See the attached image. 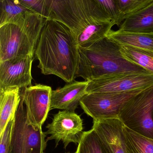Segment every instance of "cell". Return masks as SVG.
<instances>
[{
	"mask_svg": "<svg viewBox=\"0 0 153 153\" xmlns=\"http://www.w3.org/2000/svg\"><path fill=\"white\" fill-rule=\"evenodd\" d=\"M34 56L42 74L55 75L67 83L74 81L79 47L70 30L61 22L46 19Z\"/></svg>",
	"mask_w": 153,
	"mask_h": 153,
	"instance_id": "cell-1",
	"label": "cell"
},
{
	"mask_svg": "<svg viewBox=\"0 0 153 153\" xmlns=\"http://www.w3.org/2000/svg\"><path fill=\"white\" fill-rule=\"evenodd\" d=\"M51 19L68 27L82 48L106 37L115 25L93 0H55Z\"/></svg>",
	"mask_w": 153,
	"mask_h": 153,
	"instance_id": "cell-2",
	"label": "cell"
},
{
	"mask_svg": "<svg viewBox=\"0 0 153 153\" xmlns=\"http://www.w3.org/2000/svg\"><path fill=\"white\" fill-rule=\"evenodd\" d=\"M120 45L107 37L87 48H79V60L75 78L89 81L127 73H150L125 59Z\"/></svg>",
	"mask_w": 153,
	"mask_h": 153,
	"instance_id": "cell-3",
	"label": "cell"
},
{
	"mask_svg": "<svg viewBox=\"0 0 153 153\" xmlns=\"http://www.w3.org/2000/svg\"><path fill=\"white\" fill-rule=\"evenodd\" d=\"M46 19L34 13L22 25L0 26V62L34 56Z\"/></svg>",
	"mask_w": 153,
	"mask_h": 153,
	"instance_id": "cell-4",
	"label": "cell"
},
{
	"mask_svg": "<svg viewBox=\"0 0 153 153\" xmlns=\"http://www.w3.org/2000/svg\"><path fill=\"white\" fill-rule=\"evenodd\" d=\"M46 136L42 127L35 126L30 122L21 98L13 120L10 153H45Z\"/></svg>",
	"mask_w": 153,
	"mask_h": 153,
	"instance_id": "cell-5",
	"label": "cell"
},
{
	"mask_svg": "<svg viewBox=\"0 0 153 153\" xmlns=\"http://www.w3.org/2000/svg\"><path fill=\"white\" fill-rule=\"evenodd\" d=\"M118 117L128 128L153 139V85L128 101Z\"/></svg>",
	"mask_w": 153,
	"mask_h": 153,
	"instance_id": "cell-6",
	"label": "cell"
},
{
	"mask_svg": "<svg viewBox=\"0 0 153 153\" xmlns=\"http://www.w3.org/2000/svg\"><path fill=\"white\" fill-rule=\"evenodd\" d=\"M144 90L120 93H88L81 100L80 105L84 112L93 120L119 118V112L127 102Z\"/></svg>",
	"mask_w": 153,
	"mask_h": 153,
	"instance_id": "cell-7",
	"label": "cell"
},
{
	"mask_svg": "<svg viewBox=\"0 0 153 153\" xmlns=\"http://www.w3.org/2000/svg\"><path fill=\"white\" fill-rule=\"evenodd\" d=\"M153 85V74L127 73L88 81V93H120L145 89Z\"/></svg>",
	"mask_w": 153,
	"mask_h": 153,
	"instance_id": "cell-8",
	"label": "cell"
},
{
	"mask_svg": "<svg viewBox=\"0 0 153 153\" xmlns=\"http://www.w3.org/2000/svg\"><path fill=\"white\" fill-rule=\"evenodd\" d=\"M46 135H50L47 142L54 140L56 146L60 141L63 142L64 148L74 143L79 144L84 134L83 123L81 117L74 111L63 110L55 114L52 122L46 126Z\"/></svg>",
	"mask_w": 153,
	"mask_h": 153,
	"instance_id": "cell-9",
	"label": "cell"
},
{
	"mask_svg": "<svg viewBox=\"0 0 153 153\" xmlns=\"http://www.w3.org/2000/svg\"><path fill=\"white\" fill-rule=\"evenodd\" d=\"M52 88L37 84L22 89L21 98L26 106L30 122L35 126L42 127L50 110Z\"/></svg>",
	"mask_w": 153,
	"mask_h": 153,
	"instance_id": "cell-10",
	"label": "cell"
},
{
	"mask_svg": "<svg viewBox=\"0 0 153 153\" xmlns=\"http://www.w3.org/2000/svg\"><path fill=\"white\" fill-rule=\"evenodd\" d=\"M34 56L0 62V90L31 86Z\"/></svg>",
	"mask_w": 153,
	"mask_h": 153,
	"instance_id": "cell-11",
	"label": "cell"
},
{
	"mask_svg": "<svg viewBox=\"0 0 153 153\" xmlns=\"http://www.w3.org/2000/svg\"><path fill=\"white\" fill-rule=\"evenodd\" d=\"M125 125L119 118L93 120L92 128L110 153H127Z\"/></svg>",
	"mask_w": 153,
	"mask_h": 153,
	"instance_id": "cell-12",
	"label": "cell"
},
{
	"mask_svg": "<svg viewBox=\"0 0 153 153\" xmlns=\"http://www.w3.org/2000/svg\"><path fill=\"white\" fill-rule=\"evenodd\" d=\"M88 81H73L62 88L52 90L50 110L53 109L74 111L81 100L88 94Z\"/></svg>",
	"mask_w": 153,
	"mask_h": 153,
	"instance_id": "cell-13",
	"label": "cell"
},
{
	"mask_svg": "<svg viewBox=\"0 0 153 153\" xmlns=\"http://www.w3.org/2000/svg\"><path fill=\"white\" fill-rule=\"evenodd\" d=\"M118 30L132 33H153V2L125 17Z\"/></svg>",
	"mask_w": 153,
	"mask_h": 153,
	"instance_id": "cell-14",
	"label": "cell"
},
{
	"mask_svg": "<svg viewBox=\"0 0 153 153\" xmlns=\"http://www.w3.org/2000/svg\"><path fill=\"white\" fill-rule=\"evenodd\" d=\"M1 1L0 26L8 23L20 26L36 13L18 0Z\"/></svg>",
	"mask_w": 153,
	"mask_h": 153,
	"instance_id": "cell-15",
	"label": "cell"
},
{
	"mask_svg": "<svg viewBox=\"0 0 153 153\" xmlns=\"http://www.w3.org/2000/svg\"><path fill=\"white\" fill-rule=\"evenodd\" d=\"M107 37L119 45L128 46L153 52V33L110 31Z\"/></svg>",
	"mask_w": 153,
	"mask_h": 153,
	"instance_id": "cell-16",
	"label": "cell"
},
{
	"mask_svg": "<svg viewBox=\"0 0 153 153\" xmlns=\"http://www.w3.org/2000/svg\"><path fill=\"white\" fill-rule=\"evenodd\" d=\"M20 100V89L19 88L0 90V134L15 115Z\"/></svg>",
	"mask_w": 153,
	"mask_h": 153,
	"instance_id": "cell-17",
	"label": "cell"
},
{
	"mask_svg": "<svg viewBox=\"0 0 153 153\" xmlns=\"http://www.w3.org/2000/svg\"><path fill=\"white\" fill-rule=\"evenodd\" d=\"M123 57L130 62L153 74V52L128 46L120 45Z\"/></svg>",
	"mask_w": 153,
	"mask_h": 153,
	"instance_id": "cell-18",
	"label": "cell"
},
{
	"mask_svg": "<svg viewBox=\"0 0 153 153\" xmlns=\"http://www.w3.org/2000/svg\"><path fill=\"white\" fill-rule=\"evenodd\" d=\"M127 153H153V139L124 127Z\"/></svg>",
	"mask_w": 153,
	"mask_h": 153,
	"instance_id": "cell-19",
	"label": "cell"
},
{
	"mask_svg": "<svg viewBox=\"0 0 153 153\" xmlns=\"http://www.w3.org/2000/svg\"><path fill=\"white\" fill-rule=\"evenodd\" d=\"M75 153H110L94 129L84 132Z\"/></svg>",
	"mask_w": 153,
	"mask_h": 153,
	"instance_id": "cell-20",
	"label": "cell"
},
{
	"mask_svg": "<svg viewBox=\"0 0 153 153\" xmlns=\"http://www.w3.org/2000/svg\"><path fill=\"white\" fill-rule=\"evenodd\" d=\"M105 13L115 25L119 27L124 21L120 10L118 0H93Z\"/></svg>",
	"mask_w": 153,
	"mask_h": 153,
	"instance_id": "cell-21",
	"label": "cell"
},
{
	"mask_svg": "<svg viewBox=\"0 0 153 153\" xmlns=\"http://www.w3.org/2000/svg\"><path fill=\"white\" fill-rule=\"evenodd\" d=\"M29 9L45 19H51L55 0H18Z\"/></svg>",
	"mask_w": 153,
	"mask_h": 153,
	"instance_id": "cell-22",
	"label": "cell"
},
{
	"mask_svg": "<svg viewBox=\"0 0 153 153\" xmlns=\"http://www.w3.org/2000/svg\"><path fill=\"white\" fill-rule=\"evenodd\" d=\"M119 10L122 17H125L146 7L153 0H118Z\"/></svg>",
	"mask_w": 153,
	"mask_h": 153,
	"instance_id": "cell-23",
	"label": "cell"
},
{
	"mask_svg": "<svg viewBox=\"0 0 153 153\" xmlns=\"http://www.w3.org/2000/svg\"><path fill=\"white\" fill-rule=\"evenodd\" d=\"M14 117L10 119L2 133L0 134V153H10Z\"/></svg>",
	"mask_w": 153,
	"mask_h": 153,
	"instance_id": "cell-24",
	"label": "cell"
},
{
	"mask_svg": "<svg viewBox=\"0 0 153 153\" xmlns=\"http://www.w3.org/2000/svg\"><path fill=\"white\" fill-rule=\"evenodd\" d=\"M70 153V152H67V153ZM73 153H75V152Z\"/></svg>",
	"mask_w": 153,
	"mask_h": 153,
	"instance_id": "cell-25",
	"label": "cell"
}]
</instances>
